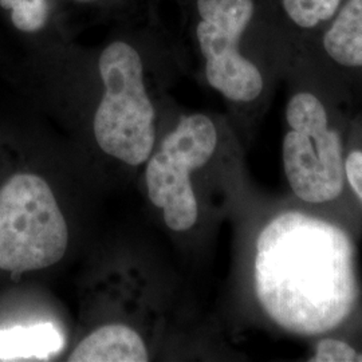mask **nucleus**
Masks as SVG:
<instances>
[{"instance_id":"1a4fd4ad","label":"nucleus","mask_w":362,"mask_h":362,"mask_svg":"<svg viewBox=\"0 0 362 362\" xmlns=\"http://www.w3.org/2000/svg\"><path fill=\"white\" fill-rule=\"evenodd\" d=\"M327 55L339 65L362 67V0H348L324 37Z\"/></svg>"},{"instance_id":"20e7f679","label":"nucleus","mask_w":362,"mask_h":362,"mask_svg":"<svg viewBox=\"0 0 362 362\" xmlns=\"http://www.w3.org/2000/svg\"><path fill=\"white\" fill-rule=\"evenodd\" d=\"M192 10V35L204 59L208 85L233 103L255 101L264 81L242 52L257 13L255 0H194Z\"/></svg>"},{"instance_id":"9b49d317","label":"nucleus","mask_w":362,"mask_h":362,"mask_svg":"<svg viewBox=\"0 0 362 362\" xmlns=\"http://www.w3.org/2000/svg\"><path fill=\"white\" fill-rule=\"evenodd\" d=\"M357 356L358 353L349 344L334 338H325L318 342L310 362H351L357 360Z\"/></svg>"},{"instance_id":"f257e3e1","label":"nucleus","mask_w":362,"mask_h":362,"mask_svg":"<svg viewBox=\"0 0 362 362\" xmlns=\"http://www.w3.org/2000/svg\"><path fill=\"white\" fill-rule=\"evenodd\" d=\"M254 281L260 306L278 326L299 336L327 333L358 298L353 242L329 221L287 211L259 233Z\"/></svg>"},{"instance_id":"423d86ee","label":"nucleus","mask_w":362,"mask_h":362,"mask_svg":"<svg viewBox=\"0 0 362 362\" xmlns=\"http://www.w3.org/2000/svg\"><path fill=\"white\" fill-rule=\"evenodd\" d=\"M286 119L291 132L284 140V165L293 192L311 204L334 200L344 189L345 163L324 105L311 93H299L288 101Z\"/></svg>"},{"instance_id":"ddd939ff","label":"nucleus","mask_w":362,"mask_h":362,"mask_svg":"<svg viewBox=\"0 0 362 362\" xmlns=\"http://www.w3.org/2000/svg\"><path fill=\"white\" fill-rule=\"evenodd\" d=\"M356 361L362 362V354H358V356H357V360H356Z\"/></svg>"},{"instance_id":"f8f14e48","label":"nucleus","mask_w":362,"mask_h":362,"mask_svg":"<svg viewBox=\"0 0 362 362\" xmlns=\"http://www.w3.org/2000/svg\"><path fill=\"white\" fill-rule=\"evenodd\" d=\"M345 176L349 181L351 189L362 202V152L353 151L345 161Z\"/></svg>"},{"instance_id":"f03ea898","label":"nucleus","mask_w":362,"mask_h":362,"mask_svg":"<svg viewBox=\"0 0 362 362\" xmlns=\"http://www.w3.org/2000/svg\"><path fill=\"white\" fill-rule=\"evenodd\" d=\"M157 27L125 28L95 55L101 91L91 128L98 148L128 165L148 161L156 146L157 110L146 85V46Z\"/></svg>"},{"instance_id":"0eeeda50","label":"nucleus","mask_w":362,"mask_h":362,"mask_svg":"<svg viewBox=\"0 0 362 362\" xmlns=\"http://www.w3.org/2000/svg\"><path fill=\"white\" fill-rule=\"evenodd\" d=\"M64 11L61 0H0V18L33 46L69 38Z\"/></svg>"},{"instance_id":"7ed1b4c3","label":"nucleus","mask_w":362,"mask_h":362,"mask_svg":"<svg viewBox=\"0 0 362 362\" xmlns=\"http://www.w3.org/2000/svg\"><path fill=\"white\" fill-rule=\"evenodd\" d=\"M69 226L47 181L18 170L0 184V272H40L59 263Z\"/></svg>"},{"instance_id":"39448f33","label":"nucleus","mask_w":362,"mask_h":362,"mask_svg":"<svg viewBox=\"0 0 362 362\" xmlns=\"http://www.w3.org/2000/svg\"><path fill=\"white\" fill-rule=\"evenodd\" d=\"M218 145L214 121L202 113L181 116L146 161L148 197L172 231L184 233L199 218L191 173L207 164Z\"/></svg>"},{"instance_id":"6e6552de","label":"nucleus","mask_w":362,"mask_h":362,"mask_svg":"<svg viewBox=\"0 0 362 362\" xmlns=\"http://www.w3.org/2000/svg\"><path fill=\"white\" fill-rule=\"evenodd\" d=\"M149 351L140 336L128 325L97 327L70 353V362H145Z\"/></svg>"},{"instance_id":"9d476101","label":"nucleus","mask_w":362,"mask_h":362,"mask_svg":"<svg viewBox=\"0 0 362 362\" xmlns=\"http://www.w3.org/2000/svg\"><path fill=\"white\" fill-rule=\"evenodd\" d=\"M344 0H282L287 16L302 28H313L333 18Z\"/></svg>"}]
</instances>
